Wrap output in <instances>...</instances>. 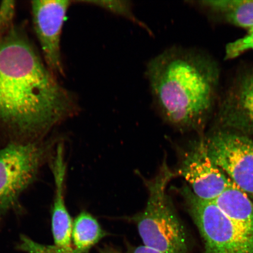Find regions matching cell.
Segmentation results:
<instances>
[{"mask_svg":"<svg viewBox=\"0 0 253 253\" xmlns=\"http://www.w3.org/2000/svg\"><path fill=\"white\" fill-rule=\"evenodd\" d=\"M217 116L225 128L253 134V69L234 81L218 106Z\"/></svg>","mask_w":253,"mask_h":253,"instance_id":"9","label":"cell"},{"mask_svg":"<svg viewBox=\"0 0 253 253\" xmlns=\"http://www.w3.org/2000/svg\"><path fill=\"white\" fill-rule=\"evenodd\" d=\"M16 4L14 1H2L0 5V39L14 26Z\"/></svg>","mask_w":253,"mask_h":253,"instance_id":"17","label":"cell"},{"mask_svg":"<svg viewBox=\"0 0 253 253\" xmlns=\"http://www.w3.org/2000/svg\"><path fill=\"white\" fill-rule=\"evenodd\" d=\"M212 202L237 226L253 236V202L248 195L233 183Z\"/></svg>","mask_w":253,"mask_h":253,"instance_id":"12","label":"cell"},{"mask_svg":"<svg viewBox=\"0 0 253 253\" xmlns=\"http://www.w3.org/2000/svg\"><path fill=\"white\" fill-rule=\"evenodd\" d=\"M215 164L234 185L253 198V141L233 129L224 128L205 139Z\"/></svg>","mask_w":253,"mask_h":253,"instance_id":"6","label":"cell"},{"mask_svg":"<svg viewBox=\"0 0 253 253\" xmlns=\"http://www.w3.org/2000/svg\"><path fill=\"white\" fill-rule=\"evenodd\" d=\"M175 174L164 159L154 178L145 180L148 198L144 210L131 220L144 246L163 253H190L187 233L167 193Z\"/></svg>","mask_w":253,"mask_h":253,"instance_id":"3","label":"cell"},{"mask_svg":"<svg viewBox=\"0 0 253 253\" xmlns=\"http://www.w3.org/2000/svg\"><path fill=\"white\" fill-rule=\"evenodd\" d=\"M181 192L203 239V253H253V236L212 202L198 198L188 187H183Z\"/></svg>","mask_w":253,"mask_h":253,"instance_id":"5","label":"cell"},{"mask_svg":"<svg viewBox=\"0 0 253 253\" xmlns=\"http://www.w3.org/2000/svg\"><path fill=\"white\" fill-rule=\"evenodd\" d=\"M51 169L55 183V198L52 210V232L55 245L71 251L73 220L66 207L65 185L66 164L64 147L58 144L52 158Z\"/></svg>","mask_w":253,"mask_h":253,"instance_id":"10","label":"cell"},{"mask_svg":"<svg viewBox=\"0 0 253 253\" xmlns=\"http://www.w3.org/2000/svg\"><path fill=\"white\" fill-rule=\"evenodd\" d=\"M20 248L27 253H81L75 249L68 251L56 245H41L25 236L21 237Z\"/></svg>","mask_w":253,"mask_h":253,"instance_id":"16","label":"cell"},{"mask_svg":"<svg viewBox=\"0 0 253 253\" xmlns=\"http://www.w3.org/2000/svg\"><path fill=\"white\" fill-rule=\"evenodd\" d=\"M51 145L37 141L15 142L0 150V217L15 208L36 179Z\"/></svg>","mask_w":253,"mask_h":253,"instance_id":"4","label":"cell"},{"mask_svg":"<svg viewBox=\"0 0 253 253\" xmlns=\"http://www.w3.org/2000/svg\"><path fill=\"white\" fill-rule=\"evenodd\" d=\"M177 173L187 182L195 197L204 201L213 202L233 185L211 160L203 139L183 154Z\"/></svg>","mask_w":253,"mask_h":253,"instance_id":"8","label":"cell"},{"mask_svg":"<svg viewBox=\"0 0 253 253\" xmlns=\"http://www.w3.org/2000/svg\"><path fill=\"white\" fill-rule=\"evenodd\" d=\"M99 253H163L144 245L133 246L127 245L125 250L111 245H105L99 249Z\"/></svg>","mask_w":253,"mask_h":253,"instance_id":"18","label":"cell"},{"mask_svg":"<svg viewBox=\"0 0 253 253\" xmlns=\"http://www.w3.org/2000/svg\"><path fill=\"white\" fill-rule=\"evenodd\" d=\"M78 110L74 95L57 81L27 35L14 25L0 39V126L36 138Z\"/></svg>","mask_w":253,"mask_h":253,"instance_id":"1","label":"cell"},{"mask_svg":"<svg viewBox=\"0 0 253 253\" xmlns=\"http://www.w3.org/2000/svg\"><path fill=\"white\" fill-rule=\"evenodd\" d=\"M107 235L96 218L86 211H82L73 221L72 245L79 253H87Z\"/></svg>","mask_w":253,"mask_h":253,"instance_id":"13","label":"cell"},{"mask_svg":"<svg viewBox=\"0 0 253 253\" xmlns=\"http://www.w3.org/2000/svg\"><path fill=\"white\" fill-rule=\"evenodd\" d=\"M147 75L161 115L177 128L202 127L216 108L220 69L205 53L167 50L149 63Z\"/></svg>","mask_w":253,"mask_h":253,"instance_id":"2","label":"cell"},{"mask_svg":"<svg viewBox=\"0 0 253 253\" xmlns=\"http://www.w3.org/2000/svg\"><path fill=\"white\" fill-rule=\"evenodd\" d=\"M197 3L223 23L248 30L253 28V0H205Z\"/></svg>","mask_w":253,"mask_h":253,"instance_id":"11","label":"cell"},{"mask_svg":"<svg viewBox=\"0 0 253 253\" xmlns=\"http://www.w3.org/2000/svg\"><path fill=\"white\" fill-rule=\"evenodd\" d=\"M94 5L98 6L100 8L107 9V11L113 12L123 17L129 19L136 23H140V21L135 18L131 4L129 1H84Z\"/></svg>","mask_w":253,"mask_h":253,"instance_id":"14","label":"cell"},{"mask_svg":"<svg viewBox=\"0 0 253 253\" xmlns=\"http://www.w3.org/2000/svg\"><path fill=\"white\" fill-rule=\"evenodd\" d=\"M71 1L41 0L31 1L34 29L43 60L55 76L64 75L61 55L63 25Z\"/></svg>","mask_w":253,"mask_h":253,"instance_id":"7","label":"cell"},{"mask_svg":"<svg viewBox=\"0 0 253 253\" xmlns=\"http://www.w3.org/2000/svg\"><path fill=\"white\" fill-rule=\"evenodd\" d=\"M253 50V28L248 30V33L245 37L232 42H230L226 46V60L236 58L248 50Z\"/></svg>","mask_w":253,"mask_h":253,"instance_id":"15","label":"cell"}]
</instances>
